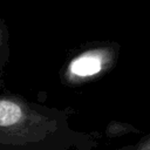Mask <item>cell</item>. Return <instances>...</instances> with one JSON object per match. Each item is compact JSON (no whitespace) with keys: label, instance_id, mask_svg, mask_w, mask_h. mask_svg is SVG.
<instances>
[{"label":"cell","instance_id":"cell-1","mask_svg":"<svg viewBox=\"0 0 150 150\" xmlns=\"http://www.w3.org/2000/svg\"><path fill=\"white\" fill-rule=\"evenodd\" d=\"M73 114L70 108L0 93V150H94L98 135L74 129Z\"/></svg>","mask_w":150,"mask_h":150},{"label":"cell","instance_id":"cell-2","mask_svg":"<svg viewBox=\"0 0 150 150\" xmlns=\"http://www.w3.org/2000/svg\"><path fill=\"white\" fill-rule=\"evenodd\" d=\"M120 46L115 42H95L75 53L62 66V86L77 88L91 83L109 73L116 64Z\"/></svg>","mask_w":150,"mask_h":150},{"label":"cell","instance_id":"cell-3","mask_svg":"<svg viewBox=\"0 0 150 150\" xmlns=\"http://www.w3.org/2000/svg\"><path fill=\"white\" fill-rule=\"evenodd\" d=\"M135 132H138V130L134 125H131L130 123L118 122V121L109 122L104 129V135L109 138L121 137V136H124L127 134H135Z\"/></svg>","mask_w":150,"mask_h":150},{"label":"cell","instance_id":"cell-4","mask_svg":"<svg viewBox=\"0 0 150 150\" xmlns=\"http://www.w3.org/2000/svg\"><path fill=\"white\" fill-rule=\"evenodd\" d=\"M9 57V47H8V34L5 26L0 22V87L4 86V70Z\"/></svg>","mask_w":150,"mask_h":150},{"label":"cell","instance_id":"cell-5","mask_svg":"<svg viewBox=\"0 0 150 150\" xmlns=\"http://www.w3.org/2000/svg\"><path fill=\"white\" fill-rule=\"evenodd\" d=\"M116 150H150V134L145 135L138 142H136L134 144L124 145Z\"/></svg>","mask_w":150,"mask_h":150}]
</instances>
